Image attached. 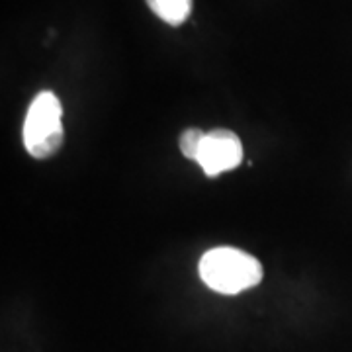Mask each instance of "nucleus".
<instances>
[{"label":"nucleus","instance_id":"nucleus-5","mask_svg":"<svg viewBox=\"0 0 352 352\" xmlns=\"http://www.w3.org/2000/svg\"><path fill=\"white\" fill-rule=\"evenodd\" d=\"M204 138H206V133H204L201 129H198V127H190V129H186V131L182 133V138L178 141L180 151L184 153L190 161H196Z\"/></svg>","mask_w":352,"mask_h":352},{"label":"nucleus","instance_id":"nucleus-2","mask_svg":"<svg viewBox=\"0 0 352 352\" xmlns=\"http://www.w3.org/2000/svg\"><path fill=\"white\" fill-rule=\"evenodd\" d=\"M63 108L53 92H39L30 104L24 120L25 151L34 159H47L61 149L65 139Z\"/></svg>","mask_w":352,"mask_h":352},{"label":"nucleus","instance_id":"nucleus-3","mask_svg":"<svg viewBox=\"0 0 352 352\" xmlns=\"http://www.w3.org/2000/svg\"><path fill=\"white\" fill-rule=\"evenodd\" d=\"M196 161L200 163L206 176H219L239 166L243 161V143L237 133L229 129H214L206 133Z\"/></svg>","mask_w":352,"mask_h":352},{"label":"nucleus","instance_id":"nucleus-4","mask_svg":"<svg viewBox=\"0 0 352 352\" xmlns=\"http://www.w3.org/2000/svg\"><path fill=\"white\" fill-rule=\"evenodd\" d=\"M147 6L170 25L184 24L192 12V0H147Z\"/></svg>","mask_w":352,"mask_h":352},{"label":"nucleus","instance_id":"nucleus-1","mask_svg":"<svg viewBox=\"0 0 352 352\" xmlns=\"http://www.w3.org/2000/svg\"><path fill=\"white\" fill-rule=\"evenodd\" d=\"M200 278L217 294L235 296L261 284L263 266L249 252L235 247H217L204 252Z\"/></svg>","mask_w":352,"mask_h":352}]
</instances>
